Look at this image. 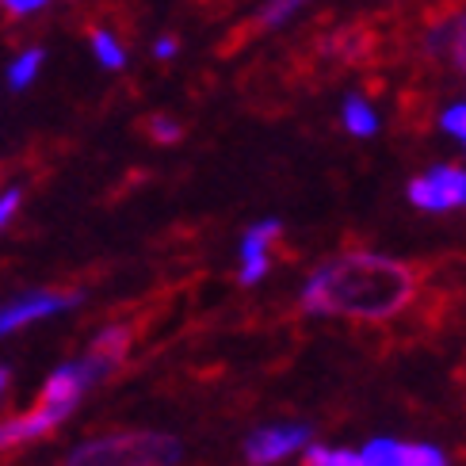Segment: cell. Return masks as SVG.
<instances>
[{
	"label": "cell",
	"mask_w": 466,
	"mask_h": 466,
	"mask_svg": "<svg viewBox=\"0 0 466 466\" xmlns=\"http://www.w3.org/2000/svg\"><path fill=\"white\" fill-rule=\"evenodd\" d=\"M184 448L165 432H111L73 448L66 466H177Z\"/></svg>",
	"instance_id": "2"
},
{
	"label": "cell",
	"mask_w": 466,
	"mask_h": 466,
	"mask_svg": "<svg viewBox=\"0 0 466 466\" xmlns=\"http://www.w3.org/2000/svg\"><path fill=\"white\" fill-rule=\"evenodd\" d=\"M50 0H0V12L12 15V19H27L35 12H43Z\"/></svg>",
	"instance_id": "19"
},
{
	"label": "cell",
	"mask_w": 466,
	"mask_h": 466,
	"mask_svg": "<svg viewBox=\"0 0 466 466\" xmlns=\"http://www.w3.org/2000/svg\"><path fill=\"white\" fill-rule=\"evenodd\" d=\"M340 119H344V130L356 134V138H371V134L379 130V115L363 96H348L344 107H340Z\"/></svg>",
	"instance_id": "9"
},
{
	"label": "cell",
	"mask_w": 466,
	"mask_h": 466,
	"mask_svg": "<svg viewBox=\"0 0 466 466\" xmlns=\"http://www.w3.org/2000/svg\"><path fill=\"white\" fill-rule=\"evenodd\" d=\"M43 50L38 46H27V50H19L12 62H8V88L12 92H24V88H31L35 85V76L43 73Z\"/></svg>",
	"instance_id": "10"
},
{
	"label": "cell",
	"mask_w": 466,
	"mask_h": 466,
	"mask_svg": "<svg viewBox=\"0 0 466 466\" xmlns=\"http://www.w3.org/2000/svg\"><path fill=\"white\" fill-rule=\"evenodd\" d=\"M410 203L420 207V210H429V215L466 207V168L436 165L432 172L410 180Z\"/></svg>",
	"instance_id": "3"
},
{
	"label": "cell",
	"mask_w": 466,
	"mask_h": 466,
	"mask_svg": "<svg viewBox=\"0 0 466 466\" xmlns=\"http://www.w3.org/2000/svg\"><path fill=\"white\" fill-rule=\"evenodd\" d=\"M19 203H24V187H5L0 191V233H5V226L15 218V210H19Z\"/></svg>",
	"instance_id": "18"
},
{
	"label": "cell",
	"mask_w": 466,
	"mask_h": 466,
	"mask_svg": "<svg viewBox=\"0 0 466 466\" xmlns=\"http://www.w3.org/2000/svg\"><path fill=\"white\" fill-rule=\"evenodd\" d=\"M413 299V271L401 260L379 252H344L333 264L318 268L302 287V306L309 314L344 318H394Z\"/></svg>",
	"instance_id": "1"
},
{
	"label": "cell",
	"mask_w": 466,
	"mask_h": 466,
	"mask_svg": "<svg viewBox=\"0 0 466 466\" xmlns=\"http://www.w3.org/2000/svg\"><path fill=\"white\" fill-rule=\"evenodd\" d=\"M306 466H363V459L356 451H329V448H309L306 451Z\"/></svg>",
	"instance_id": "15"
},
{
	"label": "cell",
	"mask_w": 466,
	"mask_h": 466,
	"mask_svg": "<svg viewBox=\"0 0 466 466\" xmlns=\"http://www.w3.org/2000/svg\"><path fill=\"white\" fill-rule=\"evenodd\" d=\"M410 466H448V459L432 443H410Z\"/></svg>",
	"instance_id": "17"
},
{
	"label": "cell",
	"mask_w": 466,
	"mask_h": 466,
	"mask_svg": "<svg viewBox=\"0 0 466 466\" xmlns=\"http://www.w3.org/2000/svg\"><path fill=\"white\" fill-rule=\"evenodd\" d=\"M177 50H180V43L172 35H165V38H157V43H153V57H157V62H168V57H177Z\"/></svg>",
	"instance_id": "20"
},
{
	"label": "cell",
	"mask_w": 466,
	"mask_h": 466,
	"mask_svg": "<svg viewBox=\"0 0 466 466\" xmlns=\"http://www.w3.org/2000/svg\"><path fill=\"white\" fill-rule=\"evenodd\" d=\"M279 222L276 218H268L260 226H252L245 233V241H241V283L252 287V283H260L268 276V245L279 238Z\"/></svg>",
	"instance_id": "7"
},
{
	"label": "cell",
	"mask_w": 466,
	"mask_h": 466,
	"mask_svg": "<svg viewBox=\"0 0 466 466\" xmlns=\"http://www.w3.org/2000/svg\"><path fill=\"white\" fill-rule=\"evenodd\" d=\"M81 306V295H62V290H27L12 302L0 306V337H12L19 329H27L35 321H46L54 314Z\"/></svg>",
	"instance_id": "4"
},
{
	"label": "cell",
	"mask_w": 466,
	"mask_h": 466,
	"mask_svg": "<svg viewBox=\"0 0 466 466\" xmlns=\"http://www.w3.org/2000/svg\"><path fill=\"white\" fill-rule=\"evenodd\" d=\"M130 325H104L100 333L92 337V344H88V352H96V356H104L107 363H115L119 367L123 360H127V348H130Z\"/></svg>",
	"instance_id": "8"
},
{
	"label": "cell",
	"mask_w": 466,
	"mask_h": 466,
	"mask_svg": "<svg viewBox=\"0 0 466 466\" xmlns=\"http://www.w3.org/2000/svg\"><path fill=\"white\" fill-rule=\"evenodd\" d=\"M57 424H62V417H57L54 410H46V405H35V410H27V413L0 420V455L12 451V448H24V443L43 440L46 432L57 429Z\"/></svg>",
	"instance_id": "6"
},
{
	"label": "cell",
	"mask_w": 466,
	"mask_h": 466,
	"mask_svg": "<svg viewBox=\"0 0 466 466\" xmlns=\"http://www.w3.org/2000/svg\"><path fill=\"white\" fill-rule=\"evenodd\" d=\"M88 43H92L96 62H100L104 69H123V66H127V50H123V43H119V35H115V31H107V27H92Z\"/></svg>",
	"instance_id": "11"
},
{
	"label": "cell",
	"mask_w": 466,
	"mask_h": 466,
	"mask_svg": "<svg viewBox=\"0 0 466 466\" xmlns=\"http://www.w3.org/2000/svg\"><path fill=\"white\" fill-rule=\"evenodd\" d=\"M8 379H12V375H8V367H0V398L8 394Z\"/></svg>",
	"instance_id": "21"
},
{
	"label": "cell",
	"mask_w": 466,
	"mask_h": 466,
	"mask_svg": "<svg viewBox=\"0 0 466 466\" xmlns=\"http://www.w3.org/2000/svg\"><path fill=\"white\" fill-rule=\"evenodd\" d=\"M440 127L451 134V138H459L462 142V149H466V104H451L448 111L440 115Z\"/></svg>",
	"instance_id": "16"
},
{
	"label": "cell",
	"mask_w": 466,
	"mask_h": 466,
	"mask_svg": "<svg viewBox=\"0 0 466 466\" xmlns=\"http://www.w3.org/2000/svg\"><path fill=\"white\" fill-rule=\"evenodd\" d=\"M146 130H149V138H153V142H161V146H177V142L184 138V127L172 119V115H149Z\"/></svg>",
	"instance_id": "14"
},
{
	"label": "cell",
	"mask_w": 466,
	"mask_h": 466,
	"mask_svg": "<svg viewBox=\"0 0 466 466\" xmlns=\"http://www.w3.org/2000/svg\"><path fill=\"white\" fill-rule=\"evenodd\" d=\"M306 440H309L306 424H271V429H257L245 443V459L252 466H271V462L287 459L290 451H299Z\"/></svg>",
	"instance_id": "5"
},
{
	"label": "cell",
	"mask_w": 466,
	"mask_h": 466,
	"mask_svg": "<svg viewBox=\"0 0 466 466\" xmlns=\"http://www.w3.org/2000/svg\"><path fill=\"white\" fill-rule=\"evenodd\" d=\"M302 5H306V0H268V5L260 8V15H257V27L260 31H276L295 12H302Z\"/></svg>",
	"instance_id": "13"
},
{
	"label": "cell",
	"mask_w": 466,
	"mask_h": 466,
	"mask_svg": "<svg viewBox=\"0 0 466 466\" xmlns=\"http://www.w3.org/2000/svg\"><path fill=\"white\" fill-rule=\"evenodd\" d=\"M363 466H410V443L398 440H371L360 451Z\"/></svg>",
	"instance_id": "12"
}]
</instances>
